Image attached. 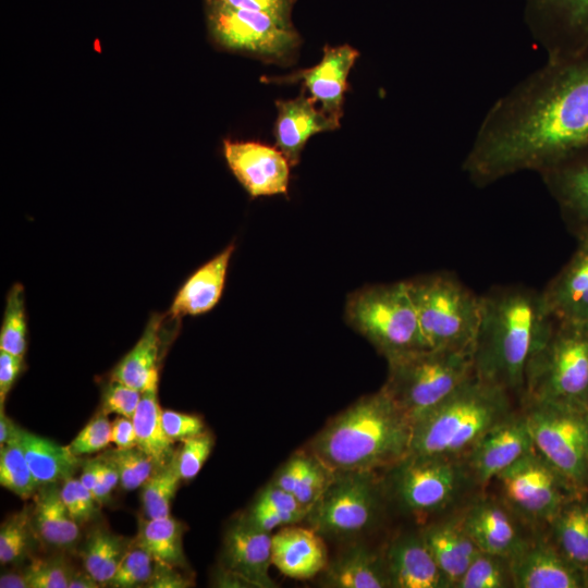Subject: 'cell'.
Listing matches in <instances>:
<instances>
[{
	"instance_id": "60",
	"label": "cell",
	"mask_w": 588,
	"mask_h": 588,
	"mask_svg": "<svg viewBox=\"0 0 588 588\" xmlns=\"http://www.w3.org/2000/svg\"><path fill=\"white\" fill-rule=\"evenodd\" d=\"M19 427L0 408V446H3L17 431Z\"/></svg>"
},
{
	"instance_id": "37",
	"label": "cell",
	"mask_w": 588,
	"mask_h": 588,
	"mask_svg": "<svg viewBox=\"0 0 588 588\" xmlns=\"http://www.w3.org/2000/svg\"><path fill=\"white\" fill-rule=\"evenodd\" d=\"M0 483L22 499L30 498L40 487L33 476L20 442V427L15 434L0 446Z\"/></svg>"
},
{
	"instance_id": "54",
	"label": "cell",
	"mask_w": 588,
	"mask_h": 588,
	"mask_svg": "<svg viewBox=\"0 0 588 588\" xmlns=\"http://www.w3.org/2000/svg\"><path fill=\"white\" fill-rule=\"evenodd\" d=\"M99 475L93 495L98 504H103L109 500L111 492L114 490L118 483H120L119 473L115 466L99 456Z\"/></svg>"
},
{
	"instance_id": "41",
	"label": "cell",
	"mask_w": 588,
	"mask_h": 588,
	"mask_svg": "<svg viewBox=\"0 0 588 588\" xmlns=\"http://www.w3.org/2000/svg\"><path fill=\"white\" fill-rule=\"evenodd\" d=\"M33 528L30 514L25 510L12 515L0 528L1 565L22 561L29 551Z\"/></svg>"
},
{
	"instance_id": "9",
	"label": "cell",
	"mask_w": 588,
	"mask_h": 588,
	"mask_svg": "<svg viewBox=\"0 0 588 588\" xmlns=\"http://www.w3.org/2000/svg\"><path fill=\"white\" fill-rule=\"evenodd\" d=\"M535 449L577 490L588 487V408L523 400Z\"/></svg>"
},
{
	"instance_id": "14",
	"label": "cell",
	"mask_w": 588,
	"mask_h": 588,
	"mask_svg": "<svg viewBox=\"0 0 588 588\" xmlns=\"http://www.w3.org/2000/svg\"><path fill=\"white\" fill-rule=\"evenodd\" d=\"M524 17L547 60L575 56L588 46V0H525Z\"/></svg>"
},
{
	"instance_id": "19",
	"label": "cell",
	"mask_w": 588,
	"mask_h": 588,
	"mask_svg": "<svg viewBox=\"0 0 588 588\" xmlns=\"http://www.w3.org/2000/svg\"><path fill=\"white\" fill-rule=\"evenodd\" d=\"M461 518L477 548L489 554L510 559L527 539L520 534L519 518L501 500L476 499Z\"/></svg>"
},
{
	"instance_id": "44",
	"label": "cell",
	"mask_w": 588,
	"mask_h": 588,
	"mask_svg": "<svg viewBox=\"0 0 588 588\" xmlns=\"http://www.w3.org/2000/svg\"><path fill=\"white\" fill-rule=\"evenodd\" d=\"M213 446L211 434L206 431L182 441L176 460L182 480L193 479L201 469Z\"/></svg>"
},
{
	"instance_id": "22",
	"label": "cell",
	"mask_w": 588,
	"mask_h": 588,
	"mask_svg": "<svg viewBox=\"0 0 588 588\" xmlns=\"http://www.w3.org/2000/svg\"><path fill=\"white\" fill-rule=\"evenodd\" d=\"M315 100L306 97L305 88L291 100H277L278 115L274 123L275 147L285 156L291 167L299 162L307 140L316 133L332 131L340 122L315 107Z\"/></svg>"
},
{
	"instance_id": "15",
	"label": "cell",
	"mask_w": 588,
	"mask_h": 588,
	"mask_svg": "<svg viewBox=\"0 0 588 588\" xmlns=\"http://www.w3.org/2000/svg\"><path fill=\"white\" fill-rule=\"evenodd\" d=\"M535 449L523 411L486 432L463 461L476 487H485L502 470Z\"/></svg>"
},
{
	"instance_id": "39",
	"label": "cell",
	"mask_w": 588,
	"mask_h": 588,
	"mask_svg": "<svg viewBox=\"0 0 588 588\" xmlns=\"http://www.w3.org/2000/svg\"><path fill=\"white\" fill-rule=\"evenodd\" d=\"M513 587L509 559L479 551L454 588Z\"/></svg>"
},
{
	"instance_id": "30",
	"label": "cell",
	"mask_w": 588,
	"mask_h": 588,
	"mask_svg": "<svg viewBox=\"0 0 588 588\" xmlns=\"http://www.w3.org/2000/svg\"><path fill=\"white\" fill-rule=\"evenodd\" d=\"M551 541L560 553L588 579V500L576 495L549 524Z\"/></svg>"
},
{
	"instance_id": "61",
	"label": "cell",
	"mask_w": 588,
	"mask_h": 588,
	"mask_svg": "<svg viewBox=\"0 0 588 588\" xmlns=\"http://www.w3.org/2000/svg\"><path fill=\"white\" fill-rule=\"evenodd\" d=\"M585 494H586V498H587V500H588V487H587V489H586V491H585Z\"/></svg>"
},
{
	"instance_id": "42",
	"label": "cell",
	"mask_w": 588,
	"mask_h": 588,
	"mask_svg": "<svg viewBox=\"0 0 588 588\" xmlns=\"http://www.w3.org/2000/svg\"><path fill=\"white\" fill-rule=\"evenodd\" d=\"M156 561L143 548L134 546L126 550L118 569L108 586L113 588H134L146 586L151 580Z\"/></svg>"
},
{
	"instance_id": "3",
	"label": "cell",
	"mask_w": 588,
	"mask_h": 588,
	"mask_svg": "<svg viewBox=\"0 0 588 588\" xmlns=\"http://www.w3.org/2000/svg\"><path fill=\"white\" fill-rule=\"evenodd\" d=\"M412 434V421L381 388L332 419L310 449L331 471H375L406 457Z\"/></svg>"
},
{
	"instance_id": "27",
	"label": "cell",
	"mask_w": 588,
	"mask_h": 588,
	"mask_svg": "<svg viewBox=\"0 0 588 588\" xmlns=\"http://www.w3.org/2000/svg\"><path fill=\"white\" fill-rule=\"evenodd\" d=\"M420 535L449 587L454 588L480 551L466 532L461 515L430 524Z\"/></svg>"
},
{
	"instance_id": "24",
	"label": "cell",
	"mask_w": 588,
	"mask_h": 588,
	"mask_svg": "<svg viewBox=\"0 0 588 588\" xmlns=\"http://www.w3.org/2000/svg\"><path fill=\"white\" fill-rule=\"evenodd\" d=\"M391 587L448 588L420 532L397 537L384 553Z\"/></svg>"
},
{
	"instance_id": "6",
	"label": "cell",
	"mask_w": 588,
	"mask_h": 588,
	"mask_svg": "<svg viewBox=\"0 0 588 588\" xmlns=\"http://www.w3.org/2000/svg\"><path fill=\"white\" fill-rule=\"evenodd\" d=\"M345 319L387 362L429 348L406 281L355 291L346 299Z\"/></svg>"
},
{
	"instance_id": "55",
	"label": "cell",
	"mask_w": 588,
	"mask_h": 588,
	"mask_svg": "<svg viewBox=\"0 0 588 588\" xmlns=\"http://www.w3.org/2000/svg\"><path fill=\"white\" fill-rule=\"evenodd\" d=\"M111 443L119 449L135 448L136 432L132 418L120 416L111 424Z\"/></svg>"
},
{
	"instance_id": "31",
	"label": "cell",
	"mask_w": 588,
	"mask_h": 588,
	"mask_svg": "<svg viewBox=\"0 0 588 588\" xmlns=\"http://www.w3.org/2000/svg\"><path fill=\"white\" fill-rule=\"evenodd\" d=\"M20 442L39 486L52 485L72 477L82 462L68 445L58 444L22 428Z\"/></svg>"
},
{
	"instance_id": "59",
	"label": "cell",
	"mask_w": 588,
	"mask_h": 588,
	"mask_svg": "<svg viewBox=\"0 0 588 588\" xmlns=\"http://www.w3.org/2000/svg\"><path fill=\"white\" fill-rule=\"evenodd\" d=\"M100 584L86 571L85 572H74L70 583L69 588H99Z\"/></svg>"
},
{
	"instance_id": "57",
	"label": "cell",
	"mask_w": 588,
	"mask_h": 588,
	"mask_svg": "<svg viewBox=\"0 0 588 588\" xmlns=\"http://www.w3.org/2000/svg\"><path fill=\"white\" fill-rule=\"evenodd\" d=\"M1 588H29L26 571H9L0 576Z\"/></svg>"
},
{
	"instance_id": "11",
	"label": "cell",
	"mask_w": 588,
	"mask_h": 588,
	"mask_svg": "<svg viewBox=\"0 0 588 588\" xmlns=\"http://www.w3.org/2000/svg\"><path fill=\"white\" fill-rule=\"evenodd\" d=\"M383 497L384 488L375 471H333L331 480L305 518L320 536H355L378 522Z\"/></svg>"
},
{
	"instance_id": "53",
	"label": "cell",
	"mask_w": 588,
	"mask_h": 588,
	"mask_svg": "<svg viewBox=\"0 0 588 588\" xmlns=\"http://www.w3.org/2000/svg\"><path fill=\"white\" fill-rule=\"evenodd\" d=\"M23 366V357L0 351V408L16 381Z\"/></svg>"
},
{
	"instance_id": "16",
	"label": "cell",
	"mask_w": 588,
	"mask_h": 588,
	"mask_svg": "<svg viewBox=\"0 0 588 588\" xmlns=\"http://www.w3.org/2000/svg\"><path fill=\"white\" fill-rule=\"evenodd\" d=\"M223 151L232 173L252 197L287 193L291 164L277 147L224 140Z\"/></svg>"
},
{
	"instance_id": "18",
	"label": "cell",
	"mask_w": 588,
	"mask_h": 588,
	"mask_svg": "<svg viewBox=\"0 0 588 588\" xmlns=\"http://www.w3.org/2000/svg\"><path fill=\"white\" fill-rule=\"evenodd\" d=\"M359 53L348 45L323 49L321 61L305 70L285 77L269 78L278 83L302 82L311 98L321 103L320 110L340 122L343 115L344 95L347 90V76Z\"/></svg>"
},
{
	"instance_id": "29",
	"label": "cell",
	"mask_w": 588,
	"mask_h": 588,
	"mask_svg": "<svg viewBox=\"0 0 588 588\" xmlns=\"http://www.w3.org/2000/svg\"><path fill=\"white\" fill-rule=\"evenodd\" d=\"M323 584L334 588L391 587L384 554L363 544L352 546L326 567Z\"/></svg>"
},
{
	"instance_id": "5",
	"label": "cell",
	"mask_w": 588,
	"mask_h": 588,
	"mask_svg": "<svg viewBox=\"0 0 588 588\" xmlns=\"http://www.w3.org/2000/svg\"><path fill=\"white\" fill-rule=\"evenodd\" d=\"M429 348L473 352L480 316V295L452 272L406 280Z\"/></svg>"
},
{
	"instance_id": "28",
	"label": "cell",
	"mask_w": 588,
	"mask_h": 588,
	"mask_svg": "<svg viewBox=\"0 0 588 588\" xmlns=\"http://www.w3.org/2000/svg\"><path fill=\"white\" fill-rule=\"evenodd\" d=\"M163 320V315L151 314L136 344L112 369L110 380L124 383L142 393L158 390Z\"/></svg>"
},
{
	"instance_id": "56",
	"label": "cell",
	"mask_w": 588,
	"mask_h": 588,
	"mask_svg": "<svg viewBox=\"0 0 588 588\" xmlns=\"http://www.w3.org/2000/svg\"><path fill=\"white\" fill-rule=\"evenodd\" d=\"M154 576L147 587L158 588H183L188 586V580L174 571L175 567H169L156 563Z\"/></svg>"
},
{
	"instance_id": "50",
	"label": "cell",
	"mask_w": 588,
	"mask_h": 588,
	"mask_svg": "<svg viewBox=\"0 0 588 588\" xmlns=\"http://www.w3.org/2000/svg\"><path fill=\"white\" fill-rule=\"evenodd\" d=\"M255 509H266L275 511H307L302 506L295 497L278 487L274 482L267 486L258 495Z\"/></svg>"
},
{
	"instance_id": "12",
	"label": "cell",
	"mask_w": 588,
	"mask_h": 588,
	"mask_svg": "<svg viewBox=\"0 0 588 588\" xmlns=\"http://www.w3.org/2000/svg\"><path fill=\"white\" fill-rule=\"evenodd\" d=\"M501 501L520 519L549 525L563 505L585 492L577 490L536 449L494 479Z\"/></svg>"
},
{
	"instance_id": "47",
	"label": "cell",
	"mask_w": 588,
	"mask_h": 588,
	"mask_svg": "<svg viewBox=\"0 0 588 588\" xmlns=\"http://www.w3.org/2000/svg\"><path fill=\"white\" fill-rule=\"evenodd\" d=\"M140 397V391L119 381L109 380L102 390L100 412L133 418Z\"/></svg>"
},
{
	"instance_id": "13",
	"label": "cell",
	"mask_w": 588,
	"mask_h": 588,
	"mask_svg": "<svg viewBox=\"0 0 588 588\" xmlns=\"http://www.w3.org/2000/svg\"><path fill=\"white\" fill-rule=\"evenodd\" d=\"M205 12L211 38L229 50L284 62L301 44L293 25L262 12L236 8L224 0H205Z\"/></svg>"
},
{
	"instance_id": "26",
	"label": "cell",
	"mask_w": 588,
	"mask_h": 588,
	"mask_svg": "<svg viewBox=\"0 0 588 588\" xmlns=\"http://www.w3.org/2000/svg\"><path fill=\"white\" fill-rule=\"evenodd\" d=\"M234 248V243L229 244L188 277L173 298L169 310L172 319L198 316L208 313L218 304Z\"/></svg>"
},
{
	"instance_id": "52",
	"label": "cell",
	"mask_w": 588,
	"mask_h": 588,
	"mask_svg": "<svg viewBox=\"0 0 588 588\" xmlns=\"http://www.w3.org/2000/svg\"><path fill=\"white\" fill-rule=\"evenodd\" d=\"M311 454H296L283 466L273 481L281 489L293 494L304 476Z\"/></svg>"
},
{
	"instance_id": "2",
	"label": "cell",
	"mask_w": 588,
	"mask_h": 588,
	"mask_svg": "<svg viewBox=\"0 0 588 588\" xmlns=\"http://www.w3.org/2000/svg\"><path fill=\"white\" fill-rule=\"evenodd\" d=\"M554 321L541 292L511 285L480 295L473 347L475 375L522 396L530 359Z\"/></svg>"
},
{
	"instance_id": "46",
	"label": "cell",
	"mask_w": 588,
	"mask_h": 588,
	"mask_svg": "<svg viewBox=\"0 0 588 588\" xmlns=\"http://www.w3.org/2000/svg\"><path fill=\"white\" fill-rule=\"evenodd\" d=\"M108 415L99 412L86 424L77 436L68 445L71 452L81 456L106 449L111 443V424Z\"/></svg>"
},
{
	"instance_id": "34",
	"label": "cell",
	"mask_w": 588,
	"mask_h": 588,
	"mask_svg": "<svg viewBox=\"0 0 588 588\" xmlns=\"http://www.w3.org/2000/svg\"><path fill=\"white\" fill-rule=\"evenodd\" d=\"M183 525L171 515L140 520L135 544L145 549L156 563L179 567L185 565L182 546Z\"/></svg>"
},
{
	"instance_id": "38",
	"label": "cell",
	"mask_w": 588,
	"mask_h": 588,
	"mask_svg": "<svg viewBox=\"0 0 588 588\" xmlns=\"http://www.w3.org/2000/svg\"><path fill=\"white\" fill-rule=\"evenodd\" d=\"M27 348V326L24 287L13 284L5 297L3 320L0 330V351L24 357Z\"/></svg>"
},
{
	"instance_id": "17",
	"label": "cell",
	"mask_w": 588,
	"mask_h": 588,
	"mask_svg": "<svg viewBox=\"0 0 588 588\" xmlns=\"http://www.w3.org/2000/svg\"><path fill=\"white\" fill-rule=\"evenodd\" d=\"M509 566L516 588H585L587 577L572 565L553 542L526 539L510 556Z\"/></svg>"
},
{
	"instance_id": "32",
	"label": "cell",
	"mask_w": 588,
	"mask_h": 588,
	"mask_svg": "<svg viewBox=\"0 0 588 588\" xmlns=\"http://www.w3.org/2000/svg\"><path fill=\"white\" fill-rule=\"evenodd\" d=\"M34 534L46 544L66 549L76 543L79 537L78 524L71 517L60 490L49 487L40 491L30 513Z\"/></svg>"
},
{
	"instance_id": "10",
	"label": "cell",
	"mask_w": 588,
	"mask_h": 588,
	"mask_svg": "<svg viewBox=\"0 0 588 588\" xmlns=\"http://www.w3.org/2000/svg\"><path fill=\"white\" fill-rule=\"evenodd\" d=\"M390 470L392 497L414 515L444 511L475 486L463 458L409 453Z\"/></svg>"
},
{
	"instance_id": "33",
	"label": "cell",
	"mask_w": 588,
	"mask_h": 588,
	"mask_svg": "<svg viewBox=\"0 0 588 588\" xmlns=\"http://www.w3.org/2000/svg\"><path fill=\"white\" fill-rule=\"evenodd\" d=\"M158 390L142 393L132 418L136 432V446L148 454L158 466L169 463L175 454L174 441L168 437L161 420Z\"/></svg>"
},
{
	"instance_id": "4",
	"label": "cell",
	"mask_w": 588,
	"mask_h": 588,
	"mask_svg": "<svg viewBox=\"0 0 588 588\" xmlns=\"http://www.w3.org/2000/svg\"><path fill=\"white\" fill-rule=\"evenodd\" d=\"M512 394L475 372L413 424L411 453L463 458L513 412Z\"/></svg>"
},
{
	"instance_id": "43",
	"label": "cell",
	"mask_w": 588,
	"mask_h": 588,
	"mask_svg": "<svg viewBox=\"0 0 588 588\" xmlns=\"http://www.w3.org/2000/svg\"><path fill=\"white\" fill-rule=\"evenodd\" d=\"M25 571L29 588H69L74 573L62 558L35 560Z\"/></svg>"
},
{
	"instance_id": "21",
	"label": "cell",
	"mask_w": 588,
	"mask_h": 588,
	"mask_svg": "<svg viewBox=\"0 0 588 588\" xmlns=\"http://www.w3.org/2000/svg\"><path fill=\"white\" fill-rule=\"evenodd\" d=\"M540 175L567 223L578 235L588 232V146Z\"/></svg>"
},
{
	"instance_id": "23",
	"label": "cell",
	"mask_w": 588,
	"mask_h": 588,
	"mask_svg": "<svg viewBox=\"0 0 588 588\" xmlns=\"http://www.w3.org/2000/svg\"><path fill=\"white\" fill-rule=\"evenodd\" d=\"M576 252L541 292L554 319L588 322V232L578 235Z\"/></svg>"
},
{
	"instance_id": "40",
	"label": "cell",
	"mask_w": 588,
	"mask_h": 588,
	"mask_svg": "<svg viewBox=\"0 0 588 588\" xmlns=\"http://www.w3.org/2000/svg\"><path fill=\"white\" fill-rule=\"evenodd\" d=\"M101 457L111 462L120 477V485L126 491L140 488L145 481L160 467L137 446L131 449H112Z\"/></svg>"
},
{
	"instance_id": "45",
	"label": "cell",
	"mask_w": 588,
	"mask_h": 588,
	"mask_svg": "<svg viewBox=\"0 0 588 588\" xmlns=\"http://www.w3.org/2000/svg\"><path fill=\"white\" fill-rule=\"evenodd\" d=\"M61 499L71 517L79 525L90 520L97 513L98 502L91 491L78 478L65 479L60 489Z\"/></svg>"
},
{
	"instance_id": "51",
	"label": "cell",
	"mask_w": 588,
	"mask_h": 588,
	"mask_svg": "<svg viewBox=\"0 0 588 588\" xmlns=\"http://www.w3.org/2000/svg\"><path fill=\"white\" fill-rule=\"evenodd\" d=\"M307 513V511H275L253 507L249 517L259 528L270 532L277 527L302 520Z\"/></svg>"
},
{
	"instance_id": "36",
	"label": "cell",
	"mask_w": 588,
	"mask_h": 588,
	"mask_svg": "<svg viewBox=\"0 0 588 588\" xmlns=\"http://www.w3.org/2000/svg\"><path fill=\"white\" fill-rule=\"evenodd\" d=\"M182 480L176 452L172 460L158 467L140 487V500L146 518L170 515L172 500Z\"/></svg>"
},
{
	"instance_id": "48",
	"label": "cell",
	"mask_w": 588,
	"mask_h": 588,
	"mask_svg": "<svg viewBox=\"0 0 588 588\" xmlns=\"http://www.w3.org/2000/svg\"><path fill=\"white\" fill-rule=\"evenodd\" d=\"M161 420L166 433L174 442H182L205 432L204 421L196 415L162 409Z\"/></svg>"
},
{
	"instance_id": "1",
	"label": "cell",
	"mask_w": 588,
	"mask_h": 588,
	"mask_svg": "<svg viewBox=\"0 0 588 588\" xmlns=\"http://www.w3.org/2000/svg\"><path fill=\"white\" fill-rule=\"evenodd\" d=\"M588 146V46L547 62L498 98L462 169L478 187L523 171L542 173Z\"/></svg>"
},
{
	"instance_id": "35",
	"label": "cell",
	"mask_w": 588,
	"mask_h": 588,
	"mask_svg": "<svg viewBox=\"0 0 588 588\" xmlns=\"http://www.w3.org/2000/svg\"><path fill=\"white\" fill-rule=\"evenodd\" d=\"M126 550L125 539L108 530L98 529L88 537L83 547L84 568L101 587L108 586Z\"/></svg>"
},
{
	"instance_id": "8",
	"label": "cell",
	"mask_w": 588,
	"mask_h": 588,
	"mask_svg": "<svg viewBox=\"0 0 588 588\" xmlns=\"http://www.w3.org/2000/svg\"><path fill=\"white\" fill-rule=\"evenodd\" d=\"M473 373V352L427 348L388 360L382 389L414 424Z\"/></svg>"
},
{
	"instance_id": "7",
	"label": "cell",
	"mask_w": 588,
	"mask_h": 588,
	"mask_svg": "<svg viewBox=\"0 0 588 588\" xmlns=\"http://www.w3.org/2000/svg\"><path fill=\"white\" fill-rule=\"evenodd\" d=\"M522 400L588 408V322L555 319L530 359Z\"/></svg>"
},
{
	"instance_id": "58",
	"label": "cell",
	"mask_w": 588,
	"mask_h": 588,
	"mask_svg": "<svg viewBox=\"0 0 588 588\" xmlns=\"http://www.w3.org/2000/svg\"><path fill=\"white\" fill-rule=\"evenodd\" d=\"M98 475H99V460L97 457V458L87 461L83 465L82 474L78 479L93 493V490L95 489L97 480H98Z\"/></svg>"
},
{
	"instance_id": "25",
	"label": "cell",
	"mask_w": 588,
	"mask_h": 588,
	"mask_svg": "<svg viewBox=\"0 0 588 588\" xmlns=\"http://www.w3.org/2000/svg\"><path fill=\"white\" fill-rule=\"evenodd\" d=\"M272 564L287 577L311 578L327 567L326 546L310 527H285L272 536Z\"/></svg>"
},
{
	"instance_id": "49",
	"label": "cell",
	"mask_w": 588,
	"mask_h": 588,
	"mask_svg": "<svg viewBox=\"0 0 588 588\" xmlns=\"http://www.w3.org/2000/svg\"><path fill=\"white\" fill-rule=\"evenodd\" d=\"M229 4L266 13L278 21L293 25L291 22V13L294 7L295 0H224Z\"/></svg>"
},
{
	"instance_id": "20",
	"label": "cell",
	"mask_w": 588,
	"mask_h": 588,
	"mask_svg": "<svg viewBox=\"0 0 588 588\" xmlns=\"http://www.w3.org/2000/svg\"><path fill=\"white\" fill-rule=\"evenodd\" d=\"M223 553L225 566L232 575L255 587H275L269 575L272 536L259 528L249 516L241 518L228 529Z\"/></svg>"
}]
</instances>
